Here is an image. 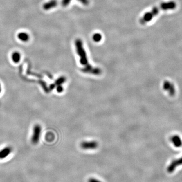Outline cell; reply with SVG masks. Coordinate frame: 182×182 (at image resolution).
<instances>
[{"label":"cell","instance_id":"obj_7","mask_svg":"<svg viewBox=\"0 0 182 182\" xmlns=\"http://www.w3.org/2000/svg\"><path fill=\"white\" fill-rule=\"evenodd\" d=\"M12 149L11 147H6L0 150V159H4L12 152Z\"/></svg>","mask_w":182,"mask_h":182},{"label":"cell","instance_id":"obj_19","mask_svg":"<svg viewBox=\"0 0 182 182\" xmlns=\"http://www.w3.org/2000/svg\"><path fill=\"white\" fill-rule=\"evenodd\" d=\"M1 91H2V88H1V84H0V93H1Z\"/></svg>","mask_w":182,"mask_h":182},{"label":"cell","instance_id":"obj_1","mask_svg":"<svg viewBox=\"0 0 182 182\" xmlns=\"http://www.w3.org/2000/svg\"><path fill=\"white\" fill-rule=\"evenodd\" d=\"M176 3L174 1L163 3L158 7L153 8L150 12L145 13L143 17L140 19V21L141 24H146L147 22L150 21L153 18L158 14L160 10H172L174 9L176 7Z\"/></svg>","mask_w":182,"mask_h":182},{"label":"cell","instance_id":"obj_4","mask_svg":"<svg viewBox=\"0 0 182 182\" xmlns=\"http://www.w3.org/2000/svg\"><path fill=\"white\" fill-rule=\"evenodd\" d=\"M98 143L96 141L90 142H83L81 143L80 146L84 149H94L98 147Z\"/></svg>","mask_w":182,"mask_h":182},{"label":"cell","instance_id":"obj_13","mask_svg":"<svg viewBox=\"0 0 182 182\" xmlns=\"http://www.w3.org/2000/svg\"><path fill=\"white\" fill-rule=\"evenodd\" d=\"M65 82V78L63 76L60 77L59 78H58L56 81L55 82V86H59V85H61V84H62L63 83Z\"/></svg>","mask_w":182,"mask_h":182},{"label":"cell","instance_id":"obj_10","mask_svg":"<svg viewBox=\"0 0 182 182\" xmlns=\"http://www.w3.org/2000/svg\"><path fill=\"white\" fill-rule=\"evenodd\" d=\"M17 37L20 41L27 42L30 39V35L26 32H20L18 34Z\"/></svg>","mask_w":182,"mask_h":182},{"label":"cell","instance_id":"obj_14","mask_svg":"<svg viewBox=\"0 0 182 182\" xmlns=\"http://www.w3.org/2000/svg\"><path fill=\"white\" fill-rule=\"evenodd\" d=\"M102 39V35L100 33H95L93 36V39L96 42H99Z\"/></svg>","mask_w":182,"mask_h":182},{"label":"cell","instance_id":"obj_3","mask_svg":"<svg viewBox=\"0 0 182 182\" xmlns=\"http://www.w3.org/2000/svg\"><path fill=\"white\" fill-rule=\"evenodd\" d=\"M42 128L41 125H36L33 127V135L31 136V142L33 144H37L39 142L40 136L41 134Z\"/></svg>","mask_w":182,"mask_h":182},{"label":"cell","instance_id":"obj_6","mask_svg":"<svg viewBox=\"0 0 182 182\" xmlns=\"http://www.w3.org/2000/svg\"><path fill=\"white\" fill-rule=\"evenodd\" d=\"M182 165V157L181 158L176 159L172 161L167 167V172L172 173L174 171L176 167Z\"/></svg>","mask_w":182,"mask_h":182},{"label":"cell","instance_id":"obj_17","mask_svg":"<svg viewBox=\"0 0 182 182\" xmlns=\"http://www.w3.org/2000/svg\"><path fill=\"white\" fill-rule=\"evenodd\" d=\"M78 1H80V3H82L84 5H88L89 3L88 0H78Z\"/></svg>","mask_w":182,"mask_h":182},{"label":"cell","instance_id":"obj_15","mask_svg":"<svg viewBox=\"0 0 182 182\" xmlns=\"http://www.w3.org/2000/svg\"><path fill=\"white\" fill-rule=\"evenodd\" d=\"M71 0H62L61 2V5L63 7H66V6L69 5V4L71 2Z\"/></svg>","mask_w":182,"mask_h":182},{"label":"cell","instance_id":"obj_8","mask_svg":"<svg viewBox=\"0 0 182 182\" xmlns=\"http://www.w3.org/2000/svg\"><path fill=\"white\" fill-rule=\"evenodd\" d=\"M57 0H50L49 2L46 3L43 5V8L45 10H49L55 8L58 5Z\"/></svg>","mask_w":182,"mask_h":182},{"label":"cell","instance_id":"obj_16","mask_svg":"<svg viewBox=\"0 0 182 182\" xmlns=\"http://www.w3.org/2000/svg\"><path fill=\"white\" fill-rule=\"evenodd\" d=\"M88 182H102L98 179L94 178H91L88 180Z\"/></svg>","mask_w":182,"mask_h":182},{"label":"cell","instance_id":"obj_9","mask_svg":"<svg viewBox=\"0 0 182 182\" xmlns=\"http://www.w3.org/2000/svg\"><path fill=\"white\" fill-rule=\"evenodd\" d=\"M163 88L165 90L167 91L170 95H174L175 90L173 84H172L170 82H168L167 81L165 82L163 84Z\"/></svg>","mask_w":182,"mask_h":182},{"label":"cell","instance_id":"obj_11","mask_svg":"<svg viewBox=\"0 0 182 182\" xmlns=\"http://www.w3.org/2000/svg\"><path fill=\"white\" fill-rule=\"evenodd\" d=\"M171 141L175 147H180L182 146V142L179 136H174L172 137Z\"/></svg>","mask_w":182,"mask_h":182},{"label":"cell","instance_id":"obj_5","mask_svg":"<svg viewBox=\"0 0 182 182\" xmlns=\"http://www.w3.org/2000/svg\"><path fill=\"white\" fill-rule=\"evenodd\" d=\"M82 71L84 73H91L93 75H100L101 73V71L100 69L98 68H94L92 66L89 64L88 66H84V68L82 69Z\"/></svg>","mask_w":182,"mask_h":182},{"label":"cell","instance_id":"obj_12","mask_svg":"<svg viewBox=\"0 0 182 182\" xmlns=\"http://www.w3.org/2000/svg\"><path fill=\"white\" fill-rule=\"evenodd\" d=\"M11 58L13 62L15 63L19 62L21 59V54L18 52H14L11 55Z\"/></svg>","mask_w":182,"mask_h":182},{"label":"cell","instance_id":"obj_2","mask_svg":"<svg viewBox=\"0 0 182 182\" xmlns=\"http://www.w3.org/2000/svg\"><path fill=\"white\" fill-rule=\"evenodd\" d=\"M75 45L76 47L77 53L80 57V64L84 65V66H88L89 64L88 62L86 53L84 49L83 44L82 40H80V39H76L75 42Z\"/></svg>","mask_w":182,"mask_h":182},{"label":"cell","instance_id":"obj_18","mask_svg":"<svg viewBox=\"0 0 182 182\" xmlns=\"http://www.w3.org/2000/svg\"><path fill=\"white\" fill-rule=\"evenodd\" d=\"M57 92H59V93H61V92H62L63 88L61 86V85L57 86Z\"/></svg>","mask_w":182,"mask_h":182}]
</instances>
